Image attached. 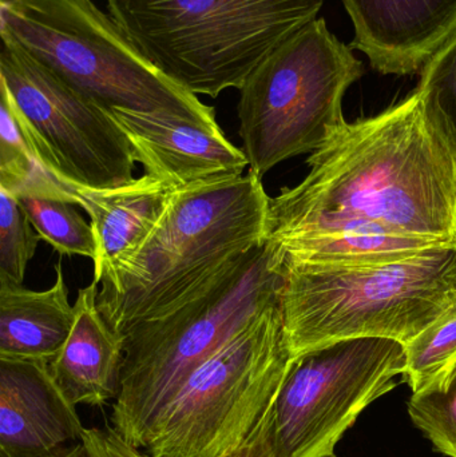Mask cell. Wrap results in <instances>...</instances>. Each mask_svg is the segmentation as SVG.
I'll return each mask as SVG.
<instances>
[{
  "label": "cell",
  "instance_id": "7",
  "mask_svg": "<svg viewBox=\"0 0 456 457\" xmlns=\"http://www.w3.org/2000/svg\"><path fill=\"white\" fill-rule=\"evenodd\" d=\"M292 361L280 300L187 378L145 451L152 457H232L272 410Z\"/></svg>",
  "mask_w": 456,
  "mask_h": 457
},
{
  "label": "cell",
  "instance_id": "12",
  "mask_svg": "<svg viewBox=\"0 0 456 457\" xmlns=\"http://www.w3.org/2000/svg\"><path fill=\"white\" fill-rule=\"evenodd\" d=\"M75 407L50 361L0 357V457H63L86 431Z\"/></svg>",
  "mask_w": 456,
  "mask_h": 457
},
{
  "label": "cell",
  "instance_id": "18",
  "mask_svg": "<svg viewBox=\"0 0 456 457\" xmlns=\"http://www.w3.org/2000/svg\"><path fill=\"white\" fill-rule=\"evenodd\" d=\"M0 189L13 197L62 198L78 205L75 187L51 173L37 142L3 86H0Z\"/></svg>",
  "mask_w": 456,
  "mask_h": 457
},
{
  "label": "cell",
  "instance_id": "11",
  "mask_svg": "<svg viewBox=\"0 0 456 457\" xmlns=\"http://www.w3.org/2000/svg\"><path fill=\"white\" fill-rule=\"evenodd\" d=\"M125 131L145 174L174 190L244 176L248 158L222 133L216 120L162 112L110 110Z\"/></svg>",
  "mask_w": 456,
  "mask_h": 457
},
{
  "label": "cell",
  "instance_id": "5",
  "mask_svg": "<svg viewBox=\"0 0 456 457\" xmlns=\"http://www.w3.org/2000/svg\"><path fill=\"white\" fill-rule=\"evenodd\" d=\"M324 0H107L110 16L169 79L217 98L243 87Z\"/></svg>",
  "mask_w": 456,
  "mask_h": 457
},
{
  "label": "cell",
  "instance_id": "17",
  "mask_svg": "<svg viewBox=\"0 0 456 457\" xmlns=\"http://www.w3.org/2000/svg\"><path fill=\"white\" fill-rule=\"evenodd\" d=\"M276 244L283 250L286 260L347 269L390 265L418 257L434 247L450 245L372 231H334L286 239Z\"/></svg>",
  "mask_w": 456,
  "mask_h": 457
},
{
  "label": "cell",
  "instance_id": "20",
  "mask_svg": "<svg viewBox=\"0 0 456 457\" xmlns=\"http://www.w3.org/2000/svg\"><path fill=\"white\" fill-rule=\"evenodd\" d=\"M409 412L439 453L456 457V361L426 388L412 394Z\"/></svg>",
  "mask_w": 456,
  "mask_h": 457
},
{
  "label": "cell",
  "instance_id": "9",
  "mask_svg": "<svg viewBox=\"0 0 456 457\" xmlns=\"http://www.w3.org/2000/svg\"><path fill=\"white\" fill-rule=\"evenodd\" d=\"M404 368V344L383 337L345 338L294 356L273 405L278 457H335L344 432Z\"/></svg>",
  "mask_w": 456,
  "mask_h": 457
},
{
  "label": "cell",
  "instance_id": "13",
  "mask_svg": "<svg viewBox=\"0 0 456 457\" xmlns=\"http://www.w3.org/2000/svg\"><path fill=\"white\" fill-rule=\"evenodd\" d=\"M355 29L351 48L382 74L409 75L456 32V0H342Z\"/></svg>",
  "mask_w": 456,
  "mask_h": 457
},
{
  "label": "cell",
  "instance_id": "24",
  "mask_svg": "<svg viewBox=\"0 0 456 457\" xmlns=\"http://www.w3.org/2000/svg\"><path fill=\"white\" fill-rule=\"evenodd\" d=\"M417 90L446 120L456 137V32L426 62Z\"/></svg>",
  "mask_w": 456,
  "mask_h": 457
},
{
  "label": "cell",
  "instance_id": "10",
  "mask_svg": "<svg viewBox=\"0 0 456 457\" xmlns=\"http://www.w3.org/2000/svg\"><path fill=\"white\" fill-rule=\"evenodd\" d=\"M0 86L7 90L46 165L64 184L110 189L133 181L137 161L112 112L3 37Z\"/></svg>",
  "mask_w": 456,
  "mask_h": 457
},
{
  "label": "cell",
  "instance_id": "25",
  "mask_svg": "<svg viewBox=\"0 0 456 457\" xmlns=\"http://www.w3.org/2000/svg\"><path fill=\"white\" fill-rule=\"evenodd\" d=\"M63 457H90L88 456L87 451H86L85 445L82 443L75 445L72 450H70Z\"/></svg>",
  "mask_w": 456,
  "mask_h": 457
},
{
  "label": "cell",
  "instance_id": "21",
  "mask_svg": "<svg viewBox=\"0 0 456 457\" xmlns=\"http://www.w3.org/2000/svg\"><path fill=\"white\" fill-rule=\"evenodd\" d=\"M404 380L412 394L426 388L456 361V312L404 345Z\"/></svg>",
  "mask_w": 456,
  "mask_h": 457
},
{
  "label": "cell",
  "instance_id": "15",
  "mask_svg": "<svg viewBox=\"0 0 456 457\" xmlns=\"http://www.w3.org/2000/svg\"><path fill=\"white\" fill-rule=\"evenodd\" d=\"M176 190L152 177L110 189L75 187L78 206L90 217L96 239L93 281L136 252L154 231Z\"/></svg>",
  "mask_w": 456,
  "mask_h": 457
},
{
  "label": "cell",
  "instance_id": "3",
  "mask_svg": "<svg viewBox=\"0 0 456 457\" xmlns=\"http://www.w3.org/2000/svg\"><path fill=\"white\" fill-rule=\"evenodd\" d=\"M284 253L267 238L182 305L122 335L123 364L112 428L145 450L190 375L257 314L281 300Z\"/></svg>",
  "mask_w": 456,
  "mask_h": 457
},
{
  "label": "cell",
  "instance_id": "23",
  "mask_svg": "<svg viewBox=\"0 0 456 457\" xmlns=\"http://www.w3.org/2000/svg\"><path fill=\"white\" fill-rule=\"evenodd\" d=\"M82 445L90 457H152L146 451L129 445L112 427L86 429ZM232 457H278L273 434V407Z\"/></svg>",
  "mask_w": 456,
  "mask_h": 457
},
{
  "label": "cell",
  "instance_id": "22",
  "mask_svg": "<svg viewBox=\"0 0 456 457\" xmlns=\"http://www.w3.org/2000/svg\"><path fill=\"white\" fill-rule=\"evenodd\" d=\"M40 239L16 198L0 189V282L23 287Z\"/></svg>",
  "mask_w": 456,
  "mask_h": 457
},
{
  "label": "cell",
  "instance_id": "16",
  "mask_svg": "<svg viewBox=\"0 0 456 457\" xmlns=\"http://www.w3.org/2000/svg\"><path fill=\"white\" fill-rule=\"evenodd\" d=\"M46 290L0 282V357L51 361L61 352L75 322L63 265Z\"/></svg>",
  "mask_w": 456,
  "mask_h": 457
},
{
  "label": "cell",
  "instance_id": "8",
  "mask_svg": "<svg viewBox=\"0 0 456 457\" xmlns=\"http://www.w3.org/2000/svg\"><path fill=\"white\" fill-rule=\"evenodd\" d=\"M363 75L352 48L324 19L281 43L240 88L238 120L249 171L259 179L289 158L313 153L345 122V91Z\"/></svg>",
  "mask_w": 456,
  "mask_h": 457
},
{
  "label": "cell",
  "instance_id": "6",
  "mask_svg": "<svg viewBox=\"0 0 456 457\" xmlns=\"http://www.w3.org/2000/svg\"><path fill=\"white\" fill-rule=\"evenodd\" d=\"M0 37L107 110L216 120L91 0H0Z\"/></svg>",
  "mask_w": 456,
  "mask_h": 457
},
{
  "label": "cell",
  "instance_id": "2",
  "mask_svg": "<svg viewBox=\"0 0 456 457\" xmlns=\"http://www.w3.org/2000/svg\"><path fill=\"white\" fill-rule=\"evenodd\" d=\"M269 203L251 171L176 190L149 238L102 278L96 303L109 327L122 337L169 313L267 241Z\"/></svg>",
  "mask_w": 456,
  "mask_h": 457
},
{
  "label": "cell",
  "instance_id": "19",
  "mask_svg": "<svg viewBox=\"0 0 456 457\" xmlns=\"http://www.w3.org/2000/svg\"><path fill=\"white\" fill-rule=\"evenodd\" d=\"M43 241L62 255L95 258L96 239L91 224L83 220L74 204L62 198L15 197Z\"/></svg>",
  "mask_w": 456,
  "mask_h": 457
},
{
  "label": "cell",
  "instance_id": "4",
  "mask_svg": "<svg viewBox=\"0 0 456 457\" xmlns=\"http://www.w3.org/2000/svg\"><path fill=\"white\" fill-rule=\"evenodd\" d=\"M281 309L292 354L334 341L409 344L456 312V242L375 268H327L284 257Z\"/></svg>",
  "mask_w": 456,
  "mask_h": 457
},
{
  "label": "cell",
  "instance_id": "1",
  "mask_svg": "<svg viewBox=\"0 0 456 457\" xmlns=\"http://www.w3.org/2000/svg\"><path fill=\"white\" fill-rule=\"evenodd\" d=\"M307 163L303 182L270 198L268 238L372 231L456 242V137L419 91L343 123Z\"/></svg>",
  "mask_w": 456,
  "mask_h": 457
},
{
  "label": "cell",
  "instance_id": "14",
  "mask_svg": "<svg viewBox=\"0 0 456 457\" xmlns=\"http://www.w3.org/2000/svg\"><path fill=\"white\" fill-rule=\"evenodd\" d=\"M98 287L91 281L78 292L74 327L50 361L56 384L74 405L102 407L120 392L123 340L99 311Z\"/></svg>",
  "mask_w": 456,
  "mask_h": 457
}]
</instances>
